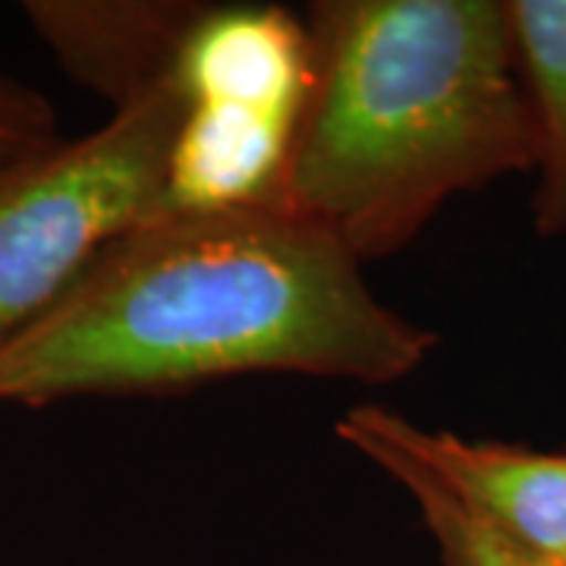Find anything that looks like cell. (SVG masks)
<instances>
[{
    "label": "cell",
    "mask_w": 566,
    "mask_h": 566,
    "mask_svg": "<svg viewBox=\"0 0 566 566\" xmlns=\"http://www.w3.org/2000/svg\"><path fill=\"white\" fill-rule=\"evenodd\" d=\"M434 344L290 208L158 214L0 353V403L167 394L249 371L390 385Z\"/></svg>",
    "instance_id": "6da1fadb"
},
{
    "label": "cell",
    "mask_w": 566,
    "mask_h": 566,
    "mask_svg": "<svg viewBox=\"0 0 566 566\" xmlns=\"http://www.w3.org/2000/svg\"><path fill=\"white\" fill-rule=\"evenodd\" d=\"M286 208L359 262L457 192L538 167L506 0H318Z\"/></svg>",
    "instance_id": "7a4b0ae2"
},
{
    "label": "cell",
    "mask_w": 566,
    "mask_h": 566,
    "mask_svg": "<svg viewBox=\"0 0 566 566\" xmlns=\"http://www.w3.org/2000/svg\"><path fill=\"white\" fill-rule=\"evenodd\" d=\"M308 80L303 13L277 3H196L174 61L182 123L158 214L286 208Z\"/></svg>",
    "instance_id": "3957f363"
},
{
    "label": "cell",
    "mask_w": 566,
    "mask_h": 566,
    "mask_svg": "<svg viewBox=\"0 0 566 566\" xmlns=\"http://www.w3.org/2000/svg\"><path fill=\"white\" fill-rule=\"evenodd\" d=\"M182 123L174 85L114 107L80 139L0 167V353L161 205Z\"/></svg>",
    "instance_id": "277c9868"
},
{
    "label": "cell",
    "mask_w": 566,
    "mask_h": 566,
    "mask_svg": "<svg viewBox=\"0 0 566 566\" xmlns=\"http://www.w3.org/2000/svg\"><path fill=\"white\" fill-rule=\"evenodd\" d=\"M375 424L491 523L566 566V453L431 431L387 406L368 403Z\"/></svg>",
    "instance_id": "5b68a950"
},
{
    "label": "cell",
    "mask_w": 566,
    "mask_h": 566,
    "mask_svg": "<svg viewBox=\"0 0 566 566\" xmlns=\"http://www.w3.org/2000/svg\"><path fill=\"white\" fill-rule=\"evenodd\" d=\"M196 0H29L25 20L63 73L114 107L174 85Z\"/></svg>",
    "instance_id": "8992f818"
},
{
    "label": "cell",
    "mask_w": 566,
    "mask_h": 566,
    "mask_svg": "<svg viewBox=\"0 0 566 566\" xmlns=\"http://www.w3.org/2000/svg\"><path fill=\"white\" fill-rule=\"evenodd\" d=\"M334 431L346 447L359 450L368 463H375L397 485L406 488L438 545L441 566H560L516 542L510 532L491 523L479 506H472L441 482L428 465L394 444L375 424L368 403L346 409Z\"/></svg>",
    "instance_id": "52a82bcc"
},
{
    "label": "cell",
    "mask_w": 566,
    "mask_h": 566,
    "mask_svg": "<svg viewBox=\"0 0 566 566\" xmlns=\"http://www.w3.org/2000/svg\"><path fill=\"white\" fill-rule=\"evenodd\" d=\"M538 133L535 227L566 233V0H506Z\"/></svg>",
    "instance_id": "ba28073f"
},
{
    "label": "cell",
    "mask_w": 566,
    "mask_h": 566,
    "mask_svg": "<svg viewBox=\"0 0 566 566\" xmlns=\"http://www.w3.org/2000/svg\"><path fill=\"white\" fill-rule=\"evenodd\" d=\"M57 111L35 85L0 70V167L54 145Z\"/></svg>",
    "instance_id": "9c48e42d"
}]
</instances>
